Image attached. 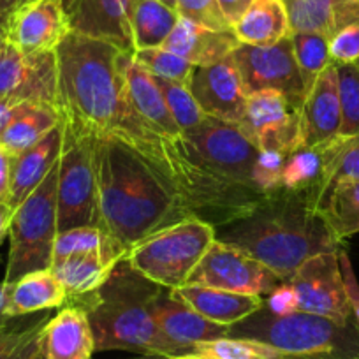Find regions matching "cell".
<instances>
[{
    "label": "cell",
    "instance_id": "4",
    "mask_svg": "<svg viewBox=\"0 0 359 359\" xmlns=\"http://www.w3.org/2000/svg\"><path fill=\"white\" fill-rule=\"evenodd\" d=\"M55 53L62 120L92 136L111 133L126 101L127 51L71 30Z\"/></svg>",
    "mask_w": 359,
    "mask_h": 359
},
{
    "label": "cell",
    "instance_id": "23",
    "mask_svg": "<svg viewBox=\"0 0 359 359\" xmlns=\"http://www.w3.org/2000/svg\"><path fill=\"white\" fill-rule=\"evenodd\" d=\"M123 76H126L127 99L137 115L143 116L155 130L165 136H182V129L172 118L154 74L134 58V53H127L123 58Z\"/></svg>",
    "mask_w": 359,
    "mask_h": 359
},
{
    "label": "cell",
    "instance_id": "52",
    "mask_svg": "<svg viewBox=\"0 0 359 359\" xmlns=\"http://www.w3.org/2000/svg\"><path fill=\"white\" fill-rule=\"evenodd\" d=\"M129 359H169V358H164V355H136V358H129Z\"/></svg>",
    "mask_w": 359,
    "mask_h": 359
},
{
    "label": "cell",
    "instance_id": "44",
    "mask_svg": "<svg viewBox=\"0 0 359 359\" xmlns=\"http://www.w3.org/2000/svg\"><path fill=\"white\" fill-rule=\"evenodd\" d=\"M333 64H355L359 60V22L351 23L330 39Z\"/></svg>",
    "mask_w": 359,
    "mask_h": 359
},
{
    "label": "cell",
    "instance_id": "37",
    "mask_svg": "<svg viewBox=\"0 0 359 359\" xmlns=\"http://www.w3.org/2000/svg\"><path fill=\"white\" fill-rule=\"evenodd\" d=\"M291 37L296 62L309 94L320 72L331 64L330 39L316 32H292Z\"/></svg>",
    "mask_w": 359,
    "mask_h": 359
},
{
    "label": "cell",
    "instance_id": "55",
    "mask_svg": "<svg viewBox=\"0 0 359 359\" xmlns=\"http://www.w3.org/2000/svg\"><path fill=\"white\" fill-rule=\"evenodd\" d=\"M4 44H6V39L2 36H0V51H2V48H4Z\"/></svg>",
    "mask_w": 359,
    "mask_h": 359
},
{
    "label": "cell",
    "instance_id": "45",
    "mask_svg": "<svg viewBox=\"0 0 359 359\" xmlns=\"http://www.w3.org/2000/svg\"><path fill=\"white\" fill-rule=\"evenodd\" d=\"M340 269H341V277H344V284H345V292H347V299L348 305H351L352 310V317L358 323L359 326V282L355 278L354 269H352L351 259H348L347 252L344 248H340Z\"/></svg>",
    "mask_w": 359,
    "mask_h": 359
},
{
    "label": "cell",
    "instance_id": "11",
    "mask_svg": "<svg viewBox=\"0 0 359 359\" xmlns=\"http://www.w3.org/2000/svg\"><path fill=\"white\" fill-rule=\"evenodd\" d=\"M231 57L240 71L248 95L261 90H277L302 111L306 88L296 62L291 36L271 46L240 44Z\"/></svg>",
    "mask_w": 359,
    "mask_h": 359
},
{
    "label": "cell",
    "instance_id": "30",
    "mask_svg": "<svg viewBox=\"0 0 359 359\" xmlns=\"http://www.w3.org/2000/svg\"><path fill=\"white\" fill-rule=\"evenodd\" d=\"M51 269L64 285L67 302H71L97 291L108 280L113 268L106 264L101 254H79L57 262Z\"/></svg>",
    "mask_w": 359,
    "mask_h": 359
},
{
    "label": "cell",
    "instance_id": "36",
    "mask_svg": "<svg viewBox=\"0 0 359 359\" xmlns=\"http://www.w3.org/2000/svg\"><path fill=\"white\" fill-rule=\"evenodd\" d=\"M20 319L22 317H15L11 323L0 327V359H32L37 338L50 316L41 313L32 319Z\"/></svg>",
    "mask_w": 359,
    "mask_h": 359
},
{
    "label": "cell",
    "instance_id": "53",
    "mask_svg": "<svg viewBox=\"0 0 359 359\" xmlns=\"http://www.w3.org/2000/svg\"><path fill=\"white\" fill-rule=\"evenodd\" d=\"M161 2H164L165 6H169V8L176 11V0H161Z\"/></svg>",
    "mask_w": 359,
    "mask_h": 359
},
{
    "label": "cell",
    "instance_id": "29",
    "mask_svg": "<svg viewBox=\"0 0 359 359\" xmlns=\"http://www.w3.org/2000/svg\"><path fill=\"white\" fill-rule=\"evenodd\" d=\"M58 123H62V115L55 106L22 102L0 133V147L15 157L43 140Z\"/></svg>",
    "mask_w": 359,
    "mask_h": 359
},
{
    "label": "cell",
    "instance_id": "22",
    "mask_svg": "<svg viewBox=\"0 0 359 359\" xmlns=\"http://www.w3.org/2000/svg\"><path fill=\"white\" fill-rule=\"evenodd\" d=\"M62 148H64V123H58L43 140L11 158L8 203L13 208H18L43 184L48 172L60 161Z\"/></svg>",
    "mask_w": 359,
    "mask_h": 359
},
{
    "label": "cell",
    "instance_id": "3",
    "mask_svg": "<svg viewBox=\"0 0 359 359\" xmlns=\"http://www.w3.org/2000/svg\"><path fill=\"white\" fill-rule=\"evenodd\" d=\"M215 234L222 243L262 262L282 282L306 259L341 248L312 198L282 187L266 194L248 215L217 227Z\"/></svg>",
    "mask_w": 359,
    "mask_h": 359
},
{
    "label": "cell",
    "instance_id": "54",
    "mask_svg": "<svg viewBox=\"0 0 359 359\" xmlns=\"http://www.w3.org/2000/svg\"><path fill=\"white\" fill-rule=\"evenodd\" d=\"M32 2H36V0H18V9H20V8H23V6L32 4Z\"/></svg>",
    "mask_w": 359,
    "mask_h": 359
},
{
    "label": "cell",
    "instance_id": "28",
    "mask_svg": "<svg viewBox=\"0 0 359 359\" xmlns=\"http://www.w3.org/2000/svg\"><path fill=\"white\" fill-rule=\"evenodd\" d=\"M233 34L241 44L271 46L291 36L287 8L284 0H252L241 18L233 25Z\"/></svg>",
    "mask_w": 359,
    "mask_h": 359
},
{
    "label": "cell",
    "instance_id": "50",
    "mask_svg": "<svg viewBox=\"0 0 359 359\" xmlns=\"http://www.w3.org/2000/svg\"><path fill=\"white\" fill-rule=\"evenodd\" d=\"M16 106H18V104H15V102L8 101V99L0 97V133H2V130L6 129V126H8V123H9V120H11L13 113H15Z\"/></svg>",
    "mask_w": 359,
    "mask_h": 359
},
{
    "label": "cell",
    "instance_id": "35",
    "mask_svg": "<svg viewBox=\"0 0 359 359\" xmlns=\"http://www.w3.org/2000/svg\"><path fill=\"white\" fill-rule=\"evenodd\" d=\"M320 215L338 241L359 233V182L340 184L327 194Z\"/></svg>",
    "mask_w": 359,
    "mask_h": 359
},
{
    "label": "cell",
    "instance_id": "8",
    "mask_svg": "<svg viewBox=\"0 0 359 359\" xmlns=\"http://www.w3.org/2000/svg\"><path fill=\"white\" fill-rule=\"evenodd\" d=\"M57 185L58 164L13 213L6 284L32 271L50 269L53 264V245L58 234Z\"/></svg>",
    "mask_w": 359,
    "mask_h": 359
},
{
    "label": "cell",
    "instance_id": "42",
    "mask_svg": "<svg viewBox=\"0 0 359 359\" xmlns=\"http://www.w3.org/2000/svg\"><path fill=\"white\" fill-rule=\"evenodd\" d=\"M176 13L180 18L198 23L206 29L219 30V32L233 30L217 0H176Z\"/></svg>",
    "mask_w": 359,
    "mask_h": 359
},
{
    "label": "cell",
    "instance_id": "49",
    "mask_svg": "<svg viewBox=\"0 0 359 359\" xmlns=\"http://www.w3.org/2000/svg\"><path fill=\"white\" fill-rule=\"evenodd\" d=\"M13 213H15V208H13L9 203L0 201V245L4 243L6 238L9 236V227H11Z\"/></svg>",
    "mask_w": 359,
    "mask_h": 359
},
{
    "label": "cell",
    "instance_id": "1",
    "mask_svg": "<svg viewBox=\"0 0 359 359\" xmlns=\"http://www.w3.org/2000/svg\"><path fill=\"white\" fill-rule=\"evenodd\" d=\"M102 259L115 268L134 245L194 213L133 147L113 134L94 137ZM198 219V217H196Z\"/></svg>",
    "mask_w": 359,
    "mask_h": 359
},
{
    "label": "cell",
    "instance_id": "48",
    "mask_svg": "<svg viewBox=\"0 0 359 359\" xmlns=\"http://www.w3.org/2000/svg\"><path fill=\"white\" fill-rule=\"evenodd\" d=\"M16 11H18V0H0V36L4 39Z\"/></svg>",
    "mask_w": 359,
    "mask_h": 359
},
{
    "label": "cell",
    "instance_id": "6",
    "mask_svg": "<svg viewBox=\"0 0 359 359\" xmlns=\"http://www.w3.org/2000/svg\"><path fill=\"white\" fill-rule=\"evenodd\" d=\"M227 337L268 344L299 359H359V326L294 312L277 316L264 305L229 326Z\"/></svg>",
    "mask_w": 359,
    "mask_h": 359
},
{
    "label": "cell",
    "instance_id": "7",
    "mask_svg": "<svg viewBox=\"0 0 359 359\" xmlns=\"http://www.w3.org/2000/svg\"><path fill=\"white\" fill-rule=\"evenodd\" d=\"M215 238V227L194 217L134 245L126 261L144 278L172 291L187 284Z\"/></svg>",
    "mask_w": 359,
    "mask_h": 359
},
{
    "label": "cell",
    "instance_id": "26",
    "mask_svg": "<svg viewBox=\"0 0 359 359\" xmlns=\"http://www.w3.org/2000/svg\"><path fill=\"white\" fill-rule=\"evenodd\" d=\"M292 32L323 34L327 39L359 22V0H284Z\"/></svg>",
    "mask_w": 359,
    "mask_h": 359
},
{
    "label": "cell",
    "instance_id": "47",
    "mask_svg": "<svg viewBox=\"0 0 359 359\" xmlns=\"http://www.w3.org/2000/svg\"><path fill=\"white\" fill-rule=\"evenodd\" d=\"M252 0H217L219 8L222 9L224 16H226L227 22L231 23V27L241 18V15L245 13V9L250 6Z\"/></svg>",
    "mask_w": 359,
    "mask_h": 359
},
{
    "label": "cell",
    "instance_id": "39",
    "mask_svg": "<svg viewBox=\"0 0 359 359\" xmlns=\"http://www.w3.org/2000/svg\"><path fill=\"white\" fill-rule=\"evenodd\" d=\"M154 78L157 81L158 88H161L162 95H164L165 102H168L172 118L176 120L178 127L182 129V134L196 129L205 120L206 115L201 111L196 99L192 97L189 86L182 85V83L169 81V79L164 78H157V76H154Z\"/></svg>",
    "mask_w": 359,
    "mask_h": 359
},
{
    "label": "cell",
    "instance_id": "18",
    "mask_svg": "<svg viewBox=\"0 0 359 359\" xmlns=\"http://www.w3.org/2000/svg\"><path fill=\"white\" fill-rule=\"evenodd\" d=\"M69 32L62 0H36L15 13L6 41L22 53H43L57 50Z\"/></svg>",
    "mask_w": 359,
    "mask_h": 359
},
{
    "label": "cell",
    "instance_id": "14",
    "mask_svg": "<svg viewBox=\"0 0 359 359\" xmlns=\"http://www.w3.org/2000/svg\"><path fill=\"white\" fill-rule=\"evenodd\" d=\"M238 127L259 151L289 155L303 147L299 109L277 90H261L248 95Z\"/></svg>",
    "mask_w": 359,
    "mask_h": 359
},
{
    "label": "cell",
    "instance_id": "9",
    "mask_svg": "<svg viewBox=\"0 0 359 359\" xmlns=\"http://www.w3.org/2000/svg\"><path fill=\"white\" fill-rule=\"evenodd\" d=\"M64 123V148L58 161V233L74 227L97 226V178L94 168V137Z\"/></svg>",
    "mask_w": 359,
    "mask_h": 359
},
{
    "label": "cell",
    "instance_id": "19",
    "mask_svg": "<svg viewBox=\"0 0 359 359\" xmlns=\"http://www.w3.org/2000/svg\"><path fill=\"white\" fill-rule=\"evenodd\" d=\"M94 352V333L86 312L65 305L41 330L32 359H92Z\"/></svg>",
    "mask_w": 359,
    "mask_h": 359
},
{
    "label": "cell",
    "instance_id": "31",
    "mask_svg": "<svg viewBox=\"0 0 359 359\" xmlns=\"http://www.w3.org/2000/svg\"><path fill=\"white\" fill-rule=\"evenodd\" d=\"M178 20V13L161 0H134L130 18L134 51L162 46Z\"/></svg>",
    "mask_w": 359,
    "mask_h": 359
},
{
    "label": "cell",
    "instance_id": "20",
    "mask_svg": "<svg viewBox=\"0 0 359 359\" xmlns=\"http://www.w3.org/2000/svg\"><path fill=\"white\" fill-rule=\"evenodd\" d=\"M299 116H302L303 147H324L340 136L341 111L337 65L333 62L320 72L306 94Z\"/></svg>",
    "mask_w": 359,
    "mask_h": 359
},
{
    "label": "cell",
    "instance_id": "24",
    "mask_svg": "<svg viewBox=\"0 0 359 359\" xmlns=\"http://www.w3.org/2000/svg\"><path fill=\"white\" fill-rule=\"evenodd\" d=\"M171 294L212 323L227 327L252 316L264 305V296L240 294L205 285H182L172 289Z\"/></svg>",
    "mask_w": 359,
    "mask_h": 359
},
{
    "label": "cell",
    "instance_id": "51",
    "mask_svg": "<svg viewBox=\"0 0 359 359\" xmlns=\"http://www.w3.org/2000/svg\"><path fill=\"white\" fill-rule=\"evenodd\" d=\"M8 289L9 285L6 282H0V327L6 326V324L11 323L15 317H8L6 316V299H8Z\"/></svg>",
    "mask_w": 359,
    "mask_h": 359
},
{
    "label": "cell",
    "instance_id": "43",
    "mask_svg": "<svg viewBox=\"0 0 359 359\" xmlns=\"http://www.w3.org/2000/svg\"><path fill=\"white\" fill-rule=\"evenodd\" d=\"M287 155L278 151H259L252 169V184L261 194H269L282 187V169Z\"/></svg>",
    "mask_w": 359,
    "mask_h": 359
},
{
    "label": "cell",
    "instance_id": "27",
    "mask_svg": "<svg viewBox=\"0 0 359 359\" xmlns=\"http://www.w3.org/2000/svg\"><path fill=\"white\" fill-rule=\"evenodd\" d=\"M6 316L27 317L37 312L62 309L67 302L64 285L53 273V269H41L8 284Z\"/></svg>",
    "mask_w": 359,
    "mask_h": 359
},
{
    "label": "cell",
    "instance_id": "38",
    "mask_svg": "<svg viewBox=\"0 0 359 359\" xmlns=\"http://www.w3.org/2000/svg\"><path fill=\"white\" fill-rule=\"evenodd\" d=\"M341 111V137L359 136V65L334 64Z\"/></svg>",
    "mask_w": 359,
    "mask_h": 359
},
{
    "label": "cell",
    "instance_id": "34",
    "mask_svg": "<svg viewBox=\"0 0 359 359\" xmlns=\"http://www.w3.org/2000/svg\"><path fill=\"white\" fill-rule=\"evenodd\" d=\"M323 172L324 148L302 147L285 157L284 169H282V189L310 196L317 208V192H319Z\"/></svg>",
    "mask_w": 359,
    "mask_h": 359
},
{
    "label": "cell",
    "instance_id": "12",
    "mask_svg": "<svg viewBox=\"0 0 359 359\" xmlns=\"http://www.w3.org/2000/svg\"><path fill=\"white\" fill-rule=\"evenodd\" d=\"M338 254L340 250L324 252L306 259L294 275L285 280L294 296L296 312L327 317L340 324L354 320Z\"/></svg>",
    "mask_w": 359,
    "mask_h": 359
},
{
    "label": "cell",
    "instance_id": "46",
    "mask_svg": "<svg viewBox=\"0 0 359 359\" xmlns=\"http://www.w3.org/2000/svg\"><path fill=\"white\" fill-rule=\"evenodd\" d=\"M11 155L0 147V201L8 203L11 184Z\"/></svg>",
    "mask_w": 359,
    "mask_h": 359
},
{
    "label": "cell",
    "instance_id": "13",
    "mask_svg": "<svg viewBox=\"0 0 359 359\" xmlns=\"http://www.w3.org/2000/svg\"><path fill=\"white\" fill-rule=\"evenodd\" d=\"M187 284L224 289L240 294L268 296L282 284V278L243 250L215 238L191 273Z\"/></svg>",
    "mask_w": 359,
    "mask_h": 359
},
{
    "label": "cell",
    "instance_id": "32",
    "mask_svg": "<svg viewBox=\"0 0 359 359\" xmlns=\"http://www.w3.org/2000/svg\"><path fill=\"white\" fill-rule=\"evenodd\" d=\"M324 172L317 192V210L337 185L359 182V136L334 137L324 144Z\"/></svg>",
    "mask_w": 359,
    "mask_h": 359
},
{
    "label": "cell",
    "instance_id": "56",
    "mask_svg": "<svg viewBox=\"0 0 359 359\" xmlns=\"http://www.w3.org/2000/svg\"><path fill=\"white\" fill-rule=\"evenodd\" d=\"M355 64H358V65H359V60H358V62H355Z\"/></svg>",
    "mask_w": 359,
    "mask_h": 359
},
{
    "label": "cell",
    "instance_id": "21",
    "mask_svg": "<svg viewBox=\"0 0 359 359\" xmlns=\"http://www.w3.org/2000/svg\"><path fill=\"white\" fill-rule=\"evenodd\" d=\"M151 313L164 337L184 351L199 341L227 337V331H229L227 326L212 323L185 305L184 302H180L171 294L169 289H162L157 298L151 302Z\"/></svg>",
    "mask_w": 359,
    "mask_h": 359
},
{
    "label": "cell",
    "instance_id": "16",
    "mask_svg": "<svg viewBox=\"0 0 359 359\" xmlns=\"http://www.w3.org/2000/svg\"><path fill=\"white\" fill-rule=\"evenodd\" d=\"M187 86L206 116L236 126L241 122L248 94L231 55L215 64L194 65Z\"/></svg>",
    "mask_w": 359,
    "mask_h": 359
},
{
    "label": "cell",
    "instance_id": "25",
    "mask_svg": "<svg viewBox=\"0 0 359 359\" xmlns=\"http://www.w3.org/2000/svg\"><path fill=\"white\" fill-rule=\"evenodd\" d=\"M240 44L233 30L219 32L180 18L162 48L185 58L192 65H208L229 57Z\"/></svg>",
    "mask_w": 359,
    "mask_h": 359
},
{
    "label": "cell",
    "instance_id": "15",
    "mask_svg": "<svg viewBox=\"0 0 359 359\" xmlns=\"http://www.w3.org/2000/svg\"><path fill=\"white\" fill-rule=\"evenodd\" d=\"M0 97L15 104L36 102L58 109L57 53H22L6 41L0 51Z\"/></svg>",
    "mask_w": 359,
    "mask_h": 359
},
{
    "label": "cell",
    "instance_id": "33",
    "mask_svg": "<svg viewBox=\"0 0 359 359\" xmlns=\"http://www.w3.org/2000/svg\"><path fill=\"white\" fill-rule=\"evenodd\" d=\"M176 359H299L268 344L248 338L222 337L191 345Z\"/></svg>",
    "mask_w": 359,
    "mask_h": 359
},
{
    "label": "cell",
    "instance_id": "40",
    "mask_svg": "<svg viewBox=\"0 0 359 359\" xmlns=\"http://www.w3.org/2000/svg\"><path fill=\"white\" fill-rule=\"evenodd\" d=\"M134 58L141 65H144L151 74L157 76V78L182 83V85H189L192 69H194V65L191 62H187L185 58L178 57L176 53H172V51L165 50L162 46L136 50L134 51Z\"/></svg>",
    "mask_w": 359,
    "mask_h": 359
},
{
    "label": "cell",
    "instance_id": "41",
    "mask_svg": "<svg viewBox=\"0 0 359 359\" xmlns=\"http://www.w3.org/2000/svg\"><path fill=\"white\" fill-rule=\"evenodd\" d=\"M104 250V233L97 226L74 227L57 234L53 245V264L79 254H101ZM51 264V266H53Z\"/></svg>",
    "mask_w": 359,
    "mask_h": 359
},
{
    "label": "cell",
    "instance_id": "17",
    "mask_svg": "<svg viewBox=\"0 0 359 359\" xmlns=\"http://www.w3.org/2000/svg\"><path fill=\"white\" fill-rule=\"evenodd\" d=\"M72 32L116 44L134 53L133 18L134 0H62Z\"/></svg>",
    "mask_w": 359,
    "mask_h": 359
},
{
    "label": "cell",
    "instance_id": "5",
    "mask_svg": "<svg viewBox=\"0 0 359 359\" xmlns=\"http://www.w3.org/2000/svg\"><path fill=\"white\" fill-rule=\"evenodd\" d=\"M162 289L122 259L97 291L65 305L79 306L86 312L95 352L129 351L176 359L185 351L164 337L151 313V302Z\"/></svg>",
    "mask_w": 359,
    "mask_h": 359
},
{
    "label": "cell",
    "instance_id": "2",
    "mask_svg": "<svg viewBox=\"0 0 359 359\" xmlns=\"http://www.w3.org/2000/svg\"><path fill=\"white\" fill-rule=\"evenodd\" d=\"M108 134L133 147L175 187L192 213L215 229L248 215L264 198L255 189L227 182L203 168L191 155L184 136L169 137L155 130L143 116L137 115L127 94L115 127Z\"/></svg>",
    "mask_w": 359,
    "mask_h": 359
},
{
    "label": "cell",
    "instance_id": "10",
    "mask_svg": "<svg viewBox=\"0 0 359 359\" xmlns=\"http://www.w3.org/2000/svg\"><path fill=\"white\" fill-rule=\"evenodd\" d=\"M182 136L191 155L203 168L227 182L255 189L252 184V169L259 157V148L236 123L205 116L196 129Z\"/></svg>",
    "mask_w": 359,
    "mask_h": 359
}]
</instances>
